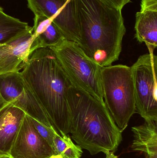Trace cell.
<instances>
[{
    "label": "cell",
    "instance_id": "6da1fadb",
    "mask_svg": "<svg viewBox=\"0 0 157 158\" xmlns=\"http://www.w3.org/2000/svg\"><path fill=\"white\" fill-rule=\"evenodd\" d=\"M79 46L101 68L119 60L126 32L122 10L100 0H75Z\"/></svg>",
    "mask_w": 157,
    "mask_h": 158
},
{
    "label": "cell",
    "instance_id": "7a4b0ae2",
    "mask_svg": "<svg viewBox=\"0 0 157 158\" xmlns=\"http://www.w3.org/2000/svg\"><path fill=\"white\" fill-rule=\"evenodd\" d=\"M21 74L45 110L53 127L61 136L71 131L68 90L72 83L49 48L33 52Z\"/></svg>",
    "mask_w": 157,
    "mask_h": 158
},
{
    "label": "cell",
    "instance_id": "3957f363",
    "mask_svg": "<svg viewBox=\"0 0 157 158\" xmlns=\"http://www.w3.org/2000/svg\"><path fill=\"white\" fill-rule=\"evenodd\" d=\"M72 138L92 156L115 152L122 132L113 120L105 102L71 85L67 94Z\"/></svg>",
    "mask_w": 157,
    "mask_h": 158
},
{
    "label": "cell",
    "instance_id": "277c9868",
    "mask_svg": "<svg viewBox=\"0 0 157 158\" xmlns=\"http://www.w3.org/2000/svg\"><path fill=\"white\" fill-rule=\"evenodd\" d=\"M100 78L105 105L116 125L123 132L136 112L131 68L123 64L102 67Z\"/></svg>",
    "mask_w": 157,
    "mask_h": 158
},
{
    "label": "cell",
    "instance_id": "5b68a950",
    "mask_svg": "<svg viewBox=\"0 0 157 158\" xmlns=\"http://www.w3.org/2000/svg\"><path fill=\"white\" fill-rule=\"evenodd\" d=\"M72 85L104 102L101 87V67L84 53L79 44L68 40L50 48Z\"/></svg>",
    "mask_w": 157,
    "mask_h": 158
},
{
    "label": "cell",
    "instance_id": "8992f818",
    "mask_svg": "<svg viewBox=\"0 0 157 158\" xmlns=\"http://www.w3.org/2000/svg\"><path fill=\"white\" fill-rule=\"evenodd\" d=\"M136 112L145 121L157 122V57L153 53L138 57L131 67Z\"/></svg>",
    "mask_w": 157,
    "mask_h": 158
},
{
    "label": "cell",
    "instance_id": "52a82bcc",
    "mask_svg": "<svg viewBox=\"0 0 157 158\" xmlns=\"http://www.w3.org/2000/svg\"><path fill=\"white\" fill-rule=\"evenodd\" d=\"M0 94L6 102L22 110L42 125L55 130L21 72L0 75Z\"/></svg>",
    "mask_w": 157,
    "mask_h": 158
},
{
    "label": "cell",
    "instance_id": "ba28073f",
    "mask_svg": "<svg viewBox=\"0 0 157 158\" xmlns=\"http://www.w3.org/2000/svg\"><path fill=\"white\" fill-rule=\"evenodd\" d=\"M35 15L51 19L66 40L79 44L80 35L76 18L75 0H27Z\"/></svg>",
    "mask_w": 157,
    "mask_h": 158
},
{
    "label": "cell",
    "instance_id": "9c48e42d",
    "mask_svg": "<svg viewBox=\"0 0 157 158\" xmlns=\"http://www.w3.org/2000/svg\"><path fill=\"white\" fill-rule=\"evenodd\" d=\"M9 156L11 158H53L54 153L26 114Z\"/></svg>",
    "mask_w": 157,
    "mask_h": 158
},
{
    "label": "cell",
    "instance_id": "30bf717a",
    "mask_svg": "<svg viewBox=\"0 0 157 158\" xmlns=\"http://www.w3.org/2000/svg\"><path fill=\"white\" fill-rule=\"evenodd\" d=\"M34 39L32 28L16 40L0 44V75L23 69L31 55Z\"/></svg>",
    "mask_w": 157,
    "mask_h": 158
},
{
    "label": "cell",
    "instance_id": "8fae6325",
    "mask_svg": "<svg viewBox=\"0 0 157 158\" xmlns=\"http://www.w3.org/2000/svg\"><path fill=\"white\" fill-rule=\"evenodd\" d=\"M26 113L11 104L0 111V156H9Z\"/></svg>",
    "mask_w": 157,
    "mask_h": 158
},
{
    "label": "cell",
    "instance_id": "7c38bea8",
    "mask_svg": "<svg viewBox=\"0 0 157 158\" xmlns=\"http://www.w3.org/2000/svg\"><path fill=\"white\" fill-rule=\"evenodd\" d=\"M135 18V38L145 44L149 53H154L157 46V9H141Z\"/></svg>",
    "mask_w": 157,
    "mask_h": 158
},
{
    "label": "cell",
    "instance_id": "4fadbf2b",
    "mask_svg": "<svg viewBox=\"0 0 157 158\" xmlns=\"http://www.w3.org/2000/svg\"><path fill=\"white\" fill-rule=\"evenodd\" d=\"M131 131L132 150L143 152L148 158H157V122L145 121L142 125L133 127Z\"/></svg>",
    "mask_w": 157,
    "mask_h": 158
},
{
    "label": "cell",
    "instance_id": "5bb4252c",
    "mask_svg": "<svg viewBox=\"0 0 157 158\" xmlns=\"http://www.w3.org/2000/svg\"><path fill=\"white\" fill-rule=\"evenodd\" d=\"M32 28L26 22L6 14L0 6V44L16 40Z\"/></svg>",
    "mask_w": 157,
    "mask_h": 158
},
{
    "label": "cell",
    "instance_id": "9a60e30c",
    "mask_svg": "<svg viewBox=\"0 0 157 158\" xmlns=\"http://www.w3.org/2000/svg\"><path fill=\"white\" fill-rule=\"evenodd\" d=\"M65 39L58 27L52 21L46 29L34 39L30 47V53L40 48L54 47Z\"/></svg>",
    "mask_w": 157,
    "mask_h": 158
},
{
    "label": "cell",
    "instance_id": "2e32d148",
    "mask_svg": "<svg viewBox=\"0 0 157 158\" xmlns=\"http://www.w3.org/2000/svg\"><path fill=\"white\" fill-rule=\"evenodd\" d=\"M53 143V158H81L82 156V148L73 143L68 135L61 136L55 134Z\"/></svg>",
    "mask_w": 157,
    "mask_h": 158
},
{
    "label": "cell",
    "instance_id": "e0dca14e",
    "mask_svg": "<svg viewBox=\"0 0 157 158\" xmlns=\"http://www.w3.org/2000/svg\"><path fill=\"white\" fill-rule=\"evenodd\" d=\"M28 117L31 123L33 124L38 133L48 143L53 150V146H54L53 139H54L55 134L57 133L55 131V130L48 128L44 125H42L35 119L31 118L29 116H28Z\"/></svg>",
    "mask_w": 157,
    "mask_h": 158
},
{
    "label": "cell",
    "instance_id": "ac0fdd59",
    "mask_svg": "<svg viewBox=\"0 0 157 158\" xmlns=\"http://www.w3.org/2000/svg\"><path fill=\"white\" fill-rule=\"evenodd\" d=\"M34 21V26L32 28L33 36L35 39L46 29L52 20L44 16L35 15Z\"/></svg>",
    "mask_w": 157,
    "mask_h": 158
},
{
    "label": "cell",
    "instance_id": "d6986e66",
    "mask_svg": "<svg viewBox=\"0 0 157 158\" xmlns=\"http://www.w3.org/2000/svg\"><path fill=\"white\" fill-rule=\"evenodd\" d=\"M110 6L122 10L125 5L131 2V0H100Z\"/></svg>",
    "mask_w": 157,
    "mask_h": 158
},
{
    "label": "cell",
    "instance_id": "ffe728a7",
    "mask_svg": "<svg viewBox=\"0 0 157 158\" xmlns=\"http://www.w3.org/2000/svg\"><path fill=\"white\" fill-rule=\"evenodd\" d=\"M10 103L6 102L1 95L0 94V111L2 110L4 108H5L6 106L9 105Z\"/></svg>",
    "mask_w": 157,
    "mask_h": 158
},
{
    "label": "cell",
    "instance_id": "44dd1931",
    "mask_svg": "<svg viewBox=\"0 0 157 158\" xmlns=\"http://www.w3.org/2000/svg\"><path fill=\"white\" fill-rule=\"evenodd\" d=\"M105 154L106 155V158H118V156H115L113 152H107Z\"/></svg>",
    "mask_w": 157,
    "mask_h": 158
},
{
    "label": "cell",
    "instance_id": "7402d4cb",
    "mask_svg": "<svg viewBox=\"0 0 157 158\" xmlns=\"http://www.w3.org/2000/svg\"><path fill=\"white\" fill-rule=\"evenodd\" d=\"M0 158H11L9 156H0Z\"/></svg>",
    "mask_w": 157,
    "mask_h": 158
},
{
    "label": "cell",
    "instance_id": "603a6c76",
    "mask_svg": "<svg viewBox=\"0 0 157 158\" xmlns=\"http://www.w3.org/2000/svg\"><path fill=\"white\" fill-rule=\"evenodd\" d=\"M142 1H146V0H142Z\"/></svg>",
    "mask_w": 157,
    "mask_h": 158
}]
</instances>
